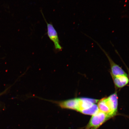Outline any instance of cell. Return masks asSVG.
<instances>
[{
  "instance_id": "6da1fadb",
  "label": "cell",
  "mask_w": 129,
  "mask_h": 129,
  "mask_svg": "<svg viewBox=\"0 0 129 129\" xmlns=\"http://www.w3.org/2000/svg\"><path fill=\"white\" fill-rule=\"evenodd\" d=\"M110 116L99 110L91 117L85 129H98L108 120Z\"/></svg>"
},
{
  "instance_id": "7a4b0ae2",
  "label": "cell",
  "mask_w": 129,
  "mask_h": 129,
  "mask_svg": "<svg viewBox=\"0 0 129 129\" xmlns=\"http://www.w3.org/2000/svg\"><path fill=\"white\" fill-rule=\"evenodd\" d=\"M43 17L47 25V34L48 38L53 42L55 49L61 50L62 48L59 43V38L57 31L52 24L48 23L46 20H45L44 16Z\"/></svg>"
},
{
  "instance_id": "3957f363",
  "label": "cell",
  "mask_w": 129,
  "mask_h": 129,
  "mask_svg": "<svg viewBox=\"0 0 129 129\" xmlns=\"http://www.w3.org/2000/svg\"><path fill=\"white\" fill-rule=\"evenodd\" d=\"M78 106L77 111L81 113L91 107L99 101L98 100L87 98H78Z\"/></svg>"
},
{
  "instance_id": "277c9868",
  "label": "cell",
  "mask_w": 129,
  "mask_h": 129,
  "mask_svg": "<svg viewBox=\"0 0 129 129\" xmlns=\"http://www.w3.org/2000/svg\"><path fill=\"white\" fill-rule=\"evenodd\" d=\"M93 41L96 43V44L99 46L100 48H101L103 51H104L105 54L107 56L108 58L110 63V64L111 71V73H112V76L116 77L121 75H127L126 74L124 71L121 68L119 67L117 64H115V63L113 62L112 59H111L110 58L108 55L107 53L106 52V51H104V49H103L102 48L100 45H99V43L97 42L94 40H93Z\"/></svg>"
},
{
  "instance_id": "5b68a950",
  "label": "cell",
  "mask_w": 129,
  "mask_h": 129,
  "mask_svg": "<svg viewBox=\"0 0 129 129\" xmlns=\"http://www.w3.org/2000/svg\"><path fill=\"white\" fill-rule=\"evenodd\" d=\"M105 100L112 115L114 116L116 115L117 112L118 97L117 93H114L107 98H105Z\"/></svg>"
},
{
  "instance_id": "8992f818",
  "label": "cell",
  "mask_w": 129,
  "mask_h": 129,
  "mask_svg": "<svg viewBox=\"0 0 129 129\" xmlns=\"http://www.w3.org/2000/svg\"><path fill=\"white\" fill-rule=\"evenodd\" d=\"M113 78L114 84L118 88L123 87L128 84L129 81L127 75H121L113 77Z\"/></svg>"
},
{
  "instance_id": "52a82bcc",
  "label": "cell",
  "mask_w": 129,
  "mask_h": 129,
  "mask_svg": "<svg viewBox=\"0 0 129 129\" xmlns=\"http://www.w3.org/2000/svg\"><path fill=\"white\" fill-rule=\"evenodd\" d=\"M98 106L99 110L101 112L107 114L111 117H114L106 102L105 98L98 101Z\"/></svg>"
},
{
  "instance_id": "ba28073f",
  "label": "cell",
  "mask_w": 129,
  "mask_h": 129,
  "mask_svg": "<svg viewBox=\"0 0 129 129\" xmlns=\"http://www.w3.org/2000/svg\"><path fill=\"white\" fill-rule=\"evenodd\" d=\"M99 110L97 105L95 104L89 108L83 111L81 113L85 115L92 116L96 114Z\"/></svg>"
},
{
  "instance_id": "9c48e42d",
  "label": "cell",
  "mask_w": 129,
  "mask_h": 129,
  "mask_svg": "<svg viewBox=\"0 0 129 129\" xmlns=\"http://www.w3.org/2000/svg\"><path fill=\"white\" fill-rule=\"evenodd\" d=\"M8 89H7L4 92H3L0 93V96L4 94H5V93H6V91H7Z\"/></svg>"
},
{
  "instance_id": "30bf717a",
  "label": "cell",
  "mask_w": 129,
  "mask_h": 129,
  "mask_svg": "<svg viewBox=\"0 0 129 129\" xmlns=\"http://www.w3.org/2000/svg\"><path fill=\"white\" fill-rule=\"evenodd\" d=\"M126 67V68L127 69V71H128V75H129V69L127 67Z\"/></svg>"
}]
</instances>
